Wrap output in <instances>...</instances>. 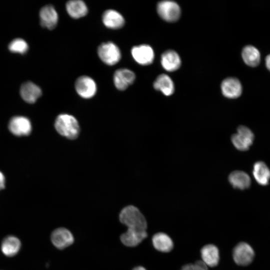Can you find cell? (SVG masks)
<instances>
[{"mask_svg":"<svg viewBox=\"0 0 270 270\" xmlns=\"http://www.w3.org/2000/svg\"><path fill=\"white\" fill-rule=\"evenodd\" d=\"M147 236L146 230L128 228L126 232L120 236V240L126 246H135L139 244Z\"/></svg>","mask_w":270,"mask_h":270,"instance_id":"15","label":"cell"},{"mask_svg":"<svg viewBox=\"0 0 270 270\" xmlns=\"http://www.w3.org/2000/svg\"><path fill=\"white\" fill-rule=\"evenodd\" d=\"M42 94L40 88L31 82H26L20 88V94L22 99L30 104L35 102Z\"/></svg>","mask_w":270,"mask_h":270,"instance_id":"14","label":"cell"},{"mask_svg":"<svg viewBox=\"0 0 270 270\" xmlns=\"http://www.w3.org/2000/svg\"><path fill=\"white\" fill-rule=\"evenodd\" d=\"M131 54L135 61L143 66L151 64L154 56L152 47L145 44L134 46L132 48Z\"/></svg>","mask_w":270,"mask_h":270,"instance_id":"8","label":"cell"},{"mask_svg":"<svg viewBox=\"0 0 270 270\" xmlns=\"http://www.w3.org/2000/svg\"><path fill=\"white\" fill-rule=\"evenodd\" d=\"M20 246V242L18 238L10 236L6 237L2 241L1 250L5 256H13L19 252Z\"/></svg>","mask_w":270,"mask_h":270,"instance_id":"25","label":"cell"},{"mask_svg":"<svg viewBox=\"0 0 270 270\" xmlns=\"http://www.w3.org/2000/svg\"><path fill=\"white\" fill-rule=\"evenodd\" d=\"M40 18L42 26L52 30L56 26L58 16L54 8L49 4L43 6L40 9Z\"/></svg>","mask_w":270,"mask_h":270,"instance_id":"13","label":"cell"},{"mask_svg":"<svg viewBox=\"0 0 270 270\" xmlns=\"http://www.w3.org/2000/svg\"><path fill=\"white\" fill-rule=\"evenodd\" d=\"M252 173L255 180L260 184L265 186L268 184L270 180V170L264 162H256L254 166Z\"/></svg>","mask_w":270,"mask_h":270,"instance_id":"24","label":"cell"},{"mask_svg":"<svg viewBox=\"0 0 270 270\" xmlns=\"http://www.w3.org/2000/svg\"><path fill=\"white\" fill-rule=\"evenodd\" d=\"M54 126L60 135L70 140L76 139L80 133V126L77 120L68 114L58 115L56 120Z\"/></svg>","mask_w":270,"mask_h":270,"instance_id":"2","label":"cell"},{"mask_svg":"<svg viewBox=\"0 0 270 270\" xmlns=\"http://www.w3.org/2000/svg\"><path fill=\"white\" fill-rule=\"evenodd\" d=\"M51 241L56 248L61 250L72 244L74 238L69 230L64 228H60L52 233Z\"/></svg>","mask_w":270,"mask_h":270,"instance_id":"10","label":"cell"},{"mask_svg":"<svg viewBox=\"0 0 270 270\" xmlns=\"http://www.w3.org/2000/svg\"><path fill=\"white\" fill-rule=\"evenodd\" d=\"M75 89L80 96L84 98H90L96 92L97 87L94 80L87 76H82L77 78Z\"/></svg>","mask_w":270,"mask_h":270,"instance_id":"7","label":"cell"},{"mask_svg":"<svg viewBox=\"0 0 270 270\" xmlns=\"http://www.w3.org/2000/svg\"><path fill=\"white\" fill-rule=\"evenodd\" d=\"M232 256L237 264L246 266L252 262L254 257V252L249 244L242 242L234 248Z\"/></svg>","mask_w":270,"mask_h":270,"instance_id":"5","label":"cell"},{"mask_svg":"<svg viewBox=\"0 0 270 270\" xmlns=\"http://www.w3.org/2000/svg\"><path fill=\"white\" fill-rule=\"evenodd\" d=\"M120 220L128 228L146 230L147 222L144 216L134 206L124 208L120 214Z\"/></svg>","mask_w":270,"mask_h":270,"instance_id":"1","label":"cell"},{"mask_svg":"<svg viewBox=\"0 0 270 270\" xmlns=\"http://www.w3.org/2000/svg\"><path fill=\"white\" fill-rule=\"evenodd\" d=\"M161 64L166 71L174 72L178 69L180 66V58L175 51L168 50L161 56Z\"/></svg>","mask_w":270,"mask_h":270,"instance_id":"18","label":"cell"},{"mask_svg":"<svg viewBox=\"0 0 270 270\" xmlns=\"http://www.w3.org/2000/svg\"><path fill=\"white\" fill-rule=\"evenodd\" d=\"M102 20L106 27L112 29L122 28L124 24L123 16L114 10H106L102 16Z\"/></svg>","mask_w":270,"mask_h":270,"instance_id":"16","label":"cell"},{"mask_svg":"<svg viewBox=\"0 0 270 270\" xmlns=\"http://www.w3.org/2000/svg\"><path fill=\"white\" fill-rule=\"evenodd\" d=\"M66 7L69 16L74 18L84 16L88 12L86 5L80 0H70L66 2Z\"/></svg>","mask_w":270,"mask_h":270,"instance_id":"21","label":"cell"},{"mask_svg":"<svg viewBox=\"0 0 270 270\" xmlns=\"http://www.w3.org/2000/svg\"><path fill=\"white\" fill-rule=\"evenodd\" d=\"M221 90L224 96L229 98H236L242 94V86L238 78L230 77L222 82Z\"/></svg>","mask_w":270,"mask_h":270,"instance_id":"12","label":"cell"},{"mask_svg":"<svg viewBox=\"0 0 270 270\" xmlns=\"http://www.w3.org/2000/svg\"><path fill=\"white\" fill-rule=\"evenodd\" d=\"M154 88L166 96L172 95L174 90V82L171 78L166 74L159 75L154 82Z\"/></svg>","mask_w":270,"mask_h":270,"instance_id":"22","label":"cell"},{"mask_svg":"<svg viewBox=\"0 0 270 270\" xmlns=\"http://www.w3.org/2000/svg\"><path fill=\"white\" fill-rule=\"evenodd\" d=\"M98 54L101 60L109 66L117 64L121 58L119 48L111 42L100 44L98 48Z\"/></svg>","mask_w":270,"mask_h":270,"instance_id":"3","label":"cell"},{"mask_svg":"<svg viewBox=\"0 0 270 270\" xmlns=\"http://www.w3.org/2000/svg\"><path fill=\"white\" fill-rule=\"evenodd\" d=\"M5 178L4 174L0 172V190L4 188Z\"/></svg>","mask_w":270,"mask_h":270,"instance_id":"28","label":"cell"},{"mask_svg":"<svg viewBox=\"0 0 270 270\" xmlns=\"http://www.w3.org/2000/svg\"><path fill=\"white\" fill-rule=\"evenodd\" d=\"M136 75L130 70L120 68L117 70L114 74V83L117 89L124 90L134 81Z\"/></svg>","mask_w":270,"mask_h":270,"instance_id":"11","label":"cell"},{"mask_svg":"<svg viewBox=\"0 0 270 270\" xmlns=\"http://www.w3.org/2000/svg\"><path fill=\"white\" fill-rule=\"evenodd\" d=\"M228 180L234 188L240 190L248 188L251 183L249 176L246 172L240 170L231 172L228 176Z\"/></svg>","mask_w":270,"mask_h":270,"instance_id":"20","label":"cell"},{"mask_svg":"<svg viewBox=\"0 0 270 270\" xmlns=\"http://www.w3.org/2000/svg\"><path fill=\"white\" fill-rule=\"evenodd\" d=\"M156 10L160 16L168 22L178 20L180 16V8L176 2L170 0H164L159 2Z\"/></svg>","mask_w":270,"mask_h":270,"instance_id":"4","label":"cell"},{"mask_svg":"<svg viewBox=\"0 0 270 270\" xmlns=\"http://www.w3.org/2000/svg\"><path fill=\"white\" fill-rule=\"evenodd\" d=\"M132 270H146L144 267L138 266L134 268Z\"/></svg>","mask_w":270,"mask_h":270,"instance_id":"30","label":"cell"},{"mask_svg":"<svg viewBox=\"0 0 270 270\" xmlns=\"http://www.w3.org/2000/svg\"><path fill=\"white\" fill-rule=\"evenodd\" d=\"M254 140L252 132L248 128L241 126L237 130V133L232 136V142L238 150L242 151L248 150Z\"/></svg>","mask_w":270,"mask_h":270,"instance_id":"6","label":"cell"},{"mask_svg":"<svg viewBox=\"0 0 270 270\" xmlns=\"http://www.w3.org/2000/svg\"><path fill=\"white\" fill-rule=\"evenodd\" d=\"M242 56L246 64L254 67L259 64L260 54L259 50L252 45L245 46L242 52Z\"/></svg>","mask_w":270,"mask_h":270,"instance_id":"23","label":"cell"},{"mask_svg":"<svg viewBox=\"0 0 270 270\" xmlns=\"http://www.w3.org/2000/svg\"><path fill=\"white\" fill-rule=\"evenodd\" d=\"M8 48L12 52L23 54L28 51V46L24 40L18 38L10 43Z\"/></svg>","mask_w":270,"mask_h":270,"instance_id":"26","label":"cell"},{"mask_svg":"<svg viewBox=\"0 0 270 270\" xmlns=\"http://www.w3.org/2000/svg\"><path fill=\"white\" fill-rule=\"evenodd\" d=\"M10 132L15 136L28 135L32 129L30 120L23 116H16L12 118L8 124Z\"/></svg>","mask_w":270,"mask_h":270,"instance_id":"9","label":"cell"},{"mask_svg":"<svg viewBox=\"0 0 270 270\" xmlns=\"http://www.w3.org/2000/svg\"><path fill=\"white\" fill-rule=\"evenodd\" d=\"M152 242L155 249L162 252H170L174 247L172 238L164 232H160L154 235Z\"/></svg>","mask_w":270,"mask_h":270,"instance_id":"19","label":"cell"},{"mask_svg":"<svg viewBox=\"0 0 270 270\" xmlns=\"http://www.w3.org/2000/svg\"><path fill=\"white\" fill-rule=\"evenodd\" d=\"M266 66L268 70L270 72V54H268L265 60Z\"/></svg>","mask_w":270,"mask_h":270,"instance_id":"29","label":"cell"},{"mask_svg":"<svg viewBox=\"0 0 270 270\" xmlns=\"http://www.w3.org/2000/svg\"><path fill=\"white\" fill-rule=\"evenodd\" d=\"M181 270H208V266L202 260H198L194 264L184 266Z\"/></svg>","mask_w":270,"mask_h":270,"instance_id":"27","label":"cell"},{"mask_svg":"<svg viewBox=\"0 0 270 270\" xmlns=\"http://www.w3.org/2000/svg\"><path fill=\"white\" fill-rule=\"evenodd\" d=\"M202 261L210 267L216 266L220 261V253L218 248L214 244L204 246L200 250Z\"/></svg>","mask_w":270,"mask_h":270,"instance_id":"17","label":"cell"}]
</instances>
